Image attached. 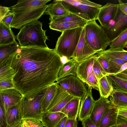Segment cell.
<instances>
[{
    "instance_id": "cell-1",
    "label": "cell",
    "mask_w": 127,
    "mask_h": 127,
    "mask_svg": "<svg viewBox=\"0 0 127 127\" xmlns=\"http://www.w3.org/2000/svg\"><path fill=\"white\" fill-rule=\"evenodd\" d=\"M6 64L13 70L15 88L26 97L39 94L57 81L62 65L55 49L20 46Z\"/></svg>"
},
{
    "instance_id": "cell-2",
    "label": "cell",
    "mask_w": 127,
    "mask_h": 127,
    "mask_svg": "<svg viewBox=\"0 0 127 127\" xmlns=\"http://www.w3.org/2000/svg\"><path fill=\"white\" fill-rule=\"evenodd\" d=\"M51 0H19L10 8L14 16L11 27L20 29L24 25L38 20L44 13Z\"/></svg>"
},
{
    "instance_id": "cell-3",
    "label": "cell",
    "mask_w": 127,
    "mask_h": 127,
    "mask_svg": "<svg viewBox=\"0 0 127 127\" xmlns=\"http://www.w3.org/2000/svg\"><path fill=\"white\" fill-rule=\"evenodd\" d=\"M42 26V23L37 20L22 27L16 36L20 46L49 48L46 43L48 39L46 30L43 29Z\"/></svg>"
},
{
    "instance_id": "cell-4",
    "label": "cell",
    "mask_w": 127,
    "mask_h": 127,
    "mask_svg": "<svg viewBox=\"0 0 127 127\" xmlns=\"http://www.w3.org/2000/svg\"><path fill=\"white\" fill-rule=\"evenodd\" d=\"M69 12L89 21L97 19L100 9L103 6L87 0H61Z\"/></svg>"
},
{
    "instance_id": "cell-5",
    "label": "cell",
    "mask_w": 127,
    "mask_h": 127,
    "mask_svg": "<svg viewBox=\"0 0 127 127\" xmlns=\"http://www.w3.org/2000/svg\"><path fill=\"white\" fill-rule=\"evenodd\" d=\"M84 27H79L64 31L58 37L55 49L60 56L72 58Z\"/></svg>"
},
{
    "instance_id": "cell-6",
    "label": "cell",
    "mask_w": 127,
    "mask_h": 127,
    "mask_svg": "<svg viewBox=\"0 0 127 127\" xmlns=\"http://www.w3.org/2000/svg\"><path fill=\"white\" fill-rule=\"evenodd\" d=\"M84 29L86 40L93 50L98 52L106 50L109 45L110 40L95 20L88 21Z\"/></svg>"
},
{
    "instance_id": "cell-7",
    "label": "cell",
    "mask_w": 127,
    "mask_h": 127,
    "mask_svg": "<svg viewBox=\"0 0 127 127\" xmlns=\"http://www.w3.org/2000/svg\"><path fill=\"white\" fill-rule=\"evenodd\" d=\"M45 90L34 96L22 97L21 100V112L22 120L31 119L41 121L43 113L41 102Z\"/></svg>"
},
{
    "instance_id": "cell-8",
    "label": "cell",
    "mask_w": 127,
    "mask_h": 127,
    "mask_svg": "<svg viewBox=\"0 0 127 127\" xmlns=\"http://www.w3.org/2000/svg\"><path fill=\"white\" fill-rule=\"evenodd\" d=\"M69 95L82 99L86 94L87 89L84 83L76 76L70 75L56 82Z\"/></svg>"
},
{
    "instance_id": "cell-9",
    "label": "cell",
    "mask_w": 127,
    "mask_h": 127,
    "mask_svg": "<svg viewBox=\"0 0 127 127\" xmlns=\"http://www.w3.org/2000/svg\"><path fill=\"white\" fill-rule=\"evenodd\" d=\"M119 11L118 4L108 2L100 8L97 19L103 29L110 27V22L116 18Z\"/></svg>"
},
{
    "instance_id": "cell-10",
    "label": "cell",
    "mask_w": 127,
    "mask_h": 127,
    "mask_svg": "<svg viewBox=\"0 0 127 127\" xmlns=\"http://www.w3.org/2000/svg\"><path fill=\"white\" fill-rule=\"evenodd\" d=\"M97 52L93 50L88 44L85 36L84 27L72 58L79 63L94 56Z\"/></svg>"
},
{
    "instance_id": "cell-11",
    "label": "cell",
    "mask_w": 127,
    "mask_h": 127,
    "mask_svg": "<svg viewBox=\"0 0 127 127\" xmlns=\"http://www.w3.org/2000/svg\"><path fill=\"white\" fill-rule=\"evenodd\" d=\"M74 97L62 88L58 87L46 111L51 112H61L68 102Z\"/></svg>"
},
{
    "instance_id": "cell-12",
    "label": "cell",
    "mask_w": 127,
    "mask_h": 127,
    "mask_svg": "<svg viewBox=\"0 0 127 127\" xmlns=\"http://www.w3.org/2000/svg\"><path fill=\"white\" fill-rule=\"evenodd\" d=\"M114 23L107 29H103L108 38L111 41L127 28V16L119 9L114 20Z\"/></svg>"
},
{
    "instance_id": "cell-13",
    "label": "cell",
    "mask_w": 127,
    "mask_h": 127,
    "mask_svg": "<svg viewBox=\"0 0 127 127\" xmlns=\"http://www.w3.org/2000/svg\"><path fill=\"white\" fill-rule=\"evenodd\" d=\"M23 97L15 88L0 91V103L3 106L6 112L8 109L18 104Z\"/></svg>"
},
{
    "instance_id": "cell-14",
    "label": "cell",
    "mask_w": 127,
    "mask_h": 127,
    "mask_svg": "<svg viewBox=\"0 0 127 127\" xmlns=\"http://www.w3.org/2000/svg\"><path fill=\"white\" fill-rule=\"evenodd\" d=\"M92 88L88 86L86 93L81 99L78 120L82 121L89 117L92 111L95 100L92 94Z\"/></svg>"
},
{
    "instance_id": "cell-15",
    "label": "cell",
    "mask_w": 127,
    "mask_h": 127,
    "mask_svg": "<svg viewBox=\"0 0 127 127\" xmlns=\"http://www.w3.org/2000/svg\"><path fill=\"white\" fill-rule=\"evenodd\" d=\"M111 105L108 98L101 96L98 99L95 100L90 117L97 127H99L100 120L105 111Z\"/></svg>"
},
{
    "instance_id": "cell-16",
    "label": "cell",
    "mask_w": 127,
    "mask_h": 127,
    "mask_svg": "<svg viewBox=\"0 0 127 127\" xmlns=\"http://www.w3.org/2000/svg\"><path fill=\"white\" fill-rule=\"evenodd\" d=\"M96 54L79 63L77 77L84 83L93 71V65Z\"/></svg>"
},
{
    "instance_id": "cell-17",
    "label": "cell",
    "mask_w": 127,
    "mask_h": 127,
    "mask_svg": "<svg viewBox=\"0 0 127 127\" xmlns=\"http://www.w3.org/2000/svg\"><path fill=\"white\" fill-rule=\"evenodd\" d=\"M119 111V109L110 106L102 117L99 127H114L117 123Z\"/></svg>"
},
{
    "instance_id": "cell-18",
    "label": "cell",
    "mask_w": 127,
    "mask_h": 127,
    "mask_svg": "<svg viewBox=\"0 0 127 127\" xmlns=\"http://www.w3.org/2000/svg\"><path fill=\"white\" fill-rule=\"evenodd\" d=\"M88 21L84 20L69 22H50L49 27L50 29L61 32L68 30L79 27H84Z\"/></svg>"
},
{
    "instance_id": "cell-19",
    "label": "cell",
    "mask_w": 127,
    "mask_h": 127,
    "mask_svg": "<svg viewBox=\"0 0 127 127\" xmlns=\"http://www.w3.org/2000/svg\"><path fill=\"white\" fill-rule=\"evenodd\" d=\"M81 99L74 97L70 100L61 112L64 114L68 119L76 120L78 116Z\"/></svg>"
},
{
    "instance_id": "cell-20",
    "label": "cell",
    "mask_w": 127,
    "mask_h": 127,
    "mask_svg": "<svg viewBox=\"0 0 127 127\" xmlns=\"http://www.w3.org/2000/svg\"><path fill=\"white\" fill-rule=\"evenodd\" d=\"M109 100L114 108L118 109L127 108V92L114 89Z\"/></svg>"
},
{
    "instance_id": "cell-21",
    "label": "cell",
    "mask_w": 127,
    "mask_h": 127,
    "mask_svg": "<svg viewBox=\"0 0 127 127\" xmlns=\"http://www.w3.org/2000/svg\"><path fill=\"white\" fill-rule=\"evenodd\" d=\"M79 64L71 58L67 63L62 64L59 71L57 81L70 75L77 76Z\"/></svg>"
},
{
    "instance_id": "cell-22",
    "label": "cell",
    "mask_w": 127,
    "mask_h": 127,
    "mask_svg": "<svg viewBox=\"0 0 127 127\" xmlns=\"http://www.w3.org/2000/svg\"><path fill=\"white\" fill-rule=\"evenodd\" d=\"M44 13L49 15L50 17H54L67 15L70 13L64 6L61 0H57L48 4Z\"/></svg>"
},
{
    "instance_id": "cell-23",
    "label": "cell",
    "mask_w": 127,
    "mask_h": 127,
    "mask_svg": "<svg viewBox=\"0 0 127 127\" xmlns=\"http://www.w3.org/2000/svg\"><path fill=\"white\" fill-rule=\"evenodd\" d=\"M66 116L61 112H51L46 111L42 113L41 122L45 127H56L60 120Z\"/></svg>"
},
{
    "instance_id": "cell-24",
    "label": "cell",
    "mask_w": 127,
    "mask_h": 127,
    "mask_svg": "<svg viewBox=\"0 0 127 127\" xmlns=\"http://www.w3.org/2000/svg\"><path fill=\"white\" fill-rule=\"evenodd\" d=\"M20 46L16 40L12 43L0 46V66L6 64L10 56Z\"/></svg>"
},
{
    "instance_id": "cell-25",
    "label": "cell",
    "mask_w": 127,
    "mask_h": 127,
    "mask_svg": "<svg viewBox=\"0 0 127 127\" xmlns=\"http://www.w3.org/2000/svg\"><path fill=\"white\" fill-rule=\"evenodd\" d=\"M11 27L0 22V46L11 44L16 40V37Z\"/></svg>"
},
{
    "instance_id": "cell-26",
    "label": "cell",
    "mask_w": 127,
    "mask_h": 127,
    "mask_svg": "<svg viewBox=\"0 0 127 127\" xmlns=\"http://www.w3.org/2000/svg\"><path fill=\"white\" fill-rule=\"evenodd\" d=\"M6 115L8 125H12L22 120L21 100L16 105L8 109L6 112Z\"/></svg>"
},
{
    "instance_id": "cell-27",
    "label": "cell",
    "mask_w": 127,
    "mask_h": 127,
    "mask_svg": "<svg viewBox=\"0 0 127 127\" xmlns=\"http://www.w3.org/2000/svg\"><path fill=\"white\" fill-rule=\"evenodd\" d=\"M56 82L47 88L42 98L41 106L42 113L46 111L51 101L54 97L57 88Z\"/></svg>"
},
{
    "instance_id": "cell-28",
    "label": "cell",
    "mask_w": 127,
    "mask_h": 127,
    "mask_svg": "<svg viewBox=\"0 0 127 127\" xmlns=\"http://www.w3.org/2000/svg\"><path fill=\"white\" fill-rule=\"evenodd\" d=\"M107 76L102 78L98 82L100 95L106 98H108L114 90L112 84Z\"/></svg>"
},
{
    "instance_id": "cell-29",
    "label": "cell",
    "mask_w": 127,
    "mask_h": 127,
    "mask_svg": "<svg viewBox=\"0 0 127 127\" xmlns=\"http://www.w3.org/2000/svg\"><path fill=\"white\" fill-rule=\"evenodd\" d=\"M98 53L108 58L119 59L127 61V50L124 49H113L109 48Z\"/></svg>"
},
{
    "instance_id": "cell-30",
    "label": "cell",
    "mask_w": 127,
    "mask_h": 127,
    "mask_svg": "<svg viewBox=\"0 0 127 127\" xmlns=\"http://www.w3.org/2000/svg\"><path fill=\"white\" fill-rule=\"evenodd\" d=\"M110 49H124L127 46V28L115 38L111 41Z\"/></svg>"
},
{
    "instance_id": "cell-31",
    "label": "cell",
    "mask_w": 127,
    "mask_h": 127,
    "mask_svg": "<svg viewBox=\"0 0 127 127\" xmlns=\"http://www.w3.org/2000/svg\"><path fill=\"white\" fill-rule=\"evenodd\" d=\"M106 58L108 59V60L110 75H114L117 73L120 69L122 65L127 62V61L121 59H109Z\"/></svg>"
},
{
    "instance_id": "cell-32",
    "label": "cell",
    "mask_w": 127,
    "mask_h": 127,
    "mask_svg": "<svg viewBox=\"0 0 127 127\" xmlns=\"http://www.w3.org/2000/svg\"><path fill=\"white\" fill-rule=\"evenodd\" d=\"M114 89L127 92V81L116 76L113 75L107 76Z\"/></svg>"
},
{
    "instance_id": "cell-33",
    "label": "cell",
    "mask_w": 127,
    "mask_h": 127,
    "mask_svg": "<svg viewBox=\"0 0 127 127\" xmlns=\"http://www.w3.org/2000/svg\"><path fill=\"white\" fill-rule=\"evenodd\" d=\"M0 82L12 80L14 75L12 69L6 64L0 66Z\"/></svg>"
},
{
    "instance_id": "cell-34",
    "label": "cell",
    "mask_w": 127,
    "mask_h": 127,
    "mask_svg": "<svg viewBox=\"0 0 127 127\" xmlns=\"http://www.w3.org/2000/svg\"><path fill=\"white\" fill-rule=\"evenodd\" d=\"M49 19L50 22H69L84 20L77 15L71 13L60 16L50 17Z\"/></svg>"
},
{
    "instance_id": "cell-35",
    "label": "cell",
    "mask_w": 127,
    "mask_h": 127,
    "mask_svg": "<svg viewBox=\"0 0 127 127\" xmlns=\"http://www.w3.org/2000/svg\"><path fill=\"white\" fill-rule=\"evenodd\" d=\"M93 70L98 82L103 77L109 75L98 61L97 55L94 59Z\"/></svg>"
},
{
    "instance_id": "cell-36",
    "label": "cell",
    "mask_w": 127,
    "mask_h": 127,
    "mask_svg": "<svg viewBox=\"0 0 127 127\" xmlns=\"http://www.w3.org/2000/svg\"><path fill=\"white\" fill-rule=\"evenodd\" d=\"M85 83L88 86L99 91L98 81L93 71L87 78Z\"/></svg>"
},
{
    "instance_id": "cell-37",
    "label": "cell",
    "mask_w": 127,
    "mask_h": 127,
    "mask_svg": "<svg viewBox=\"0 0 127 127\" xmlns=\"http://www.w3.org/2000/svg\"><path fill=\"white\" fill-rule=\"evenodd\" d=\"M7 125L6 112L3 106L0 103V127H7Z\"/></svg>"
},
{
    "instance_id": "cell-38",
    "label": "cell",
    "mask_w": 127,
    "mask_h": 127,
    "mask_svg": "<svg viewBox=\"0 0 127 127\" xmlns=\"http://www.w3.org/2000/svg\"><path fill=\"white\" fill-rule=\"evenodd\" d=\"M24 120L28 127H43L44 126L42 122L38 120L31 119Z\"/></svg>"
},
{
    "instance_id": "cell-39",
    "label": "cell",
    "mask_w": 127,
    "mask_h": 127,
    "mask_svg": "<svg viewBox=\"0 0 127 127\" xmlns=\"http://www.w3.org/2000/svg\"><path fill=\"white\" fill-rule=\"evenodd\" d=\"M11 88H15L12 80L0 82V91Z\"/></svg>"
},
{
    "instance_id": "cell-40",
    "label": "cell",
    "mask_w": 127,
    "mask_h": 127,
    "mask_svg": "<svg viewBox=\"0 0 127 127\" xmlns=\"http://www.w3.org/2000/svg\"><path fill=\"white\" fill-rule=\"evenodd\" d=\"M14 16V13L10 11L0 21V22H2L6 25L11 27Z\"/></svg>"
},
{
    "instance_id": "cell-41",
    "label": "cell",
    "mask_w": 127,
    "mask_h": 127,
    "mask_svg": "<svg viewBox=\"0 0 127 127\" xmlns=\"http://www.w3.org/2000/svg\"><path fill=\"white\" fill-rule=\"evenodd\" d=\"M114 127H127V118L118 116L117 124Z\"/></svg>"
},
{
    "instance_id": "cell-42",
    "label": "cell",
    "mask_w": 127,
    "mask_h": 127,
    "mask_svg": "<svg viewBox=\"0 0 127 127\" xmlns=\"http://www.w3.org/2000/svg\"><path fill=\"white\" fill-rule=\"evenodd\" d=\"M82 127H97L89 117L82 121Z\"/></svg>"
},
{
    "instance_id": "cell-43",
    "label": "cell",
    "mask_w": 127,
    "mask_h": 127,
    "mask_svg": "<svg viewBox=\"0 0 127 127\" xmlns=\"http://www.w3.org/2000/svg\"><path fill=\"white\" fill-rule=\"evenodd\" d=\"M11 11L10 7L0 6V21Z\"/></svg>"
},
{
    "instance_id": "cell-44",
    "label": "cell",
    "mask_w": 127,
    "mask_h": 127,
    "mask_svg": "<svg viewBox=\"0 0 127 127\" xmlns=\"http://www.w3.org/2000/svg\"><path fill=\"white\" fill-rule=\"evenodd\" d=\"M118 4L119 9L123 13L127 16V2L124 3L120 0H118Z\"/></svg>"
},
{
    "instance_id": "cell-45",
    "label": "cell",
    "mask_w": 127,
    "mask_h": 127,
    "mask_svg": "<svg viewBox=\"0 0 127 127\" xmlns=\"http://www.w3.org/2000/svg\"><path fill=\"white\" fill-rule=\"evenodd\" d=\"M78 122L77 120L68 118L65 127H77Z\"/></svg>"
},
{
    "instance_id": "cell-46",
    "label": "cell",
    "mask_w": 127,
    "mask_h": 127,
    "mask_svg": "<svg viewBox=\"0 0 127 127\" xmlns=\"http://www.w3.org/2000/svg\"><path fill=\"white\" fill-rule=\"evenodd\" d=\"M7 127H28L24 119L11 125H7Z\"/></svg>"
},
{
    "instance_id": "cell-47",
    "label": "cell",
    "mask_w": 127,
    "mask_h": 127,
    "mask_svg": "<svg viewBox=\"0 0 127 127\" xmlns=\"http://www.w3.org/2000/svg\"><path fill=\"white\" fill-rule=\"evenodd\" d=\"M113 75L118 78L127 81V69L121 72Z\"/></svg>"
},
{
    "instance_id": "cell-48",
    "label": "cell",
    "mask_w": 127,
    "mask_h": 127,
    "mask_svg": "<svg viewBox=\"0 0 127 127\" xmlns=\"http://www.w3.org/2000/svg\"><path fill=\"white\" fill-rule=\"evenodd\" d=\"M68 118L66 116L62 118L59 122L56 127H65Z\"/></svg>"
},
{
    "instance_id": "cell-49",
    "label": "cell",
    "mask_w": 127,
    "mask_h": 127,
    "mask_svg": "<svg viewBox=\"0 0 127 127\" xmlns=\"http://www.w3.org/2000/svg\"><path fill=\"white\" fill-rule=\"evenodd\" d=\"M118 116L127 118V108L119 109Z\"/></svg>"
},
{
    "instance_id": "cell-50",
    "label": "cell",
    "mask_w": 127,
    "mask_h": 127,
    "mask_svg": "<svg viewBox=\"0 0 127 127\" xmlns=\"http://www.w3.org/2000/svg\"><path fill=\"white\" fill-rule=\"evenodd\" d=\"M69 60L68 58L65 56H62L61 57V60L62 64L67 63Z\"/></svg>"
},
{
    "instance_id": "cell-51",
    "label": "cell",
    "mask_w": 127,
    "mask_h": 127,
    "mask_svg": "<svg viewBox=\"0 0 127 127\" xmlns=\"http://www.w3.org/2000/svg\"><path fill=\"white\" fill-rule=\"evenodd\" d=\"M127 69V62L125 63L122 65L120 69L117 73L121 72Z\"/></svg>"
}]
</instances>
